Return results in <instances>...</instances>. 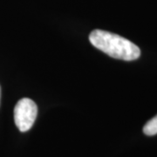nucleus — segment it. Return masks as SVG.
Wrapping results in <instances>:
<instances>
[{
  "instance_id": "nucleus-1",
  "label": "nucleus",
  "mask_w": 157,
  "mask_h": 157,
  "mask_svg": "<svg viewBox=\"0 0 157 157\" xmlns=\"http://www.w3.org/2000/svg\"><path fill=\"white\" fill-rule=\"evenodd\" d=\"M91 44L112 58L131 61L140 55V48L123 37L107 31L94 30L89 35Z\"/></svg>"
},
{
  "instance_id": "nucleus-2",
  "label": "nucleus",
  "mask_w": 157,
  "mask_h": 157,
  "mask_svg": "<svg viewBox=\"0 0 157 157\" xmlns=\"http://www.w3.org/2000/svg\"><path fill=\"white\" fill-rule=\"evenodd\" d=\"M38 114V107L33 100L23 98L19 100L14 108L15 124L21 132L32 128Z\"/></svg>"
},
{
  "instance_id": "nucleus-3",
  "label": "nucleus",
  "mask_w": 157,
  "mask_h": 157,
  "mask_svg": "<svg viewBox=\"0 0 157 157\" xmlns=\"http://www.w3.org/2000/svg\"><path fill=\"white\" fill-rule=\"evenodd\" d=\"M143 133L148 136L157 135V114L147 122L143 128Z\"/></svg>"
},
{
  "instance_id": "nucleus-4",
  "label": "nucleus",
  "mask_w": 157,
  "mask_h": 157,
  "mask_svg": "<svg viewBox=\"0 0 157 157\" xmlns=\"http://www.w3.org/2000/svg\"><path fill=\"white\" fill-rule=\"evenodd\" d=\"M0 99H1V88H0Z\"/></svg>"
}]
</instances>
